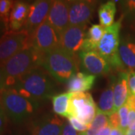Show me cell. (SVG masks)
Instances as JSON below:
<instances>
[{
	"instance_id": "obj_26",
	"label": "cell",
	"mask_w": 135,
	"mask_h": 135,
	"mask_svg": "<svg viewBox=\"0 0 135 135\" xmlns=\"http://www.w3.org/2000/svg\"><path fill=\"white\" fill-rule=\"evenodd\" d=\"M68 119L69 123L72 126L73 128L77 131H79L80 133L86 131L89 128V126L84 124L83 122H82L80 120H79L78 119H77L74 116H69V117H68Z\"/></svg>"
},
{
	"instance_id": "obj_28",
	"label": "cell",
	"mask_w": 135,
	"mask_h": 135,
	"mask_svg": "<svg viewBox=\"0 0 135 135\" xmlns=\"http://www.w3.org/2000/svg\"><path fill=\"white\" fill-rule=\"evenodd\" d=\"M128 82L131 95H135V71H128Z\"/></svg>"
},
{
	"instance_id": "obj_2",
	"label": "cell",
	"mask_w": 135,
	"mask_h": 135,
	"mask_svg": "<svg viewBox=\"0 0 135 135\" xmlns=\"http://www.w3.org/2000/svg\"><path fill=\"white\" fill-rule=\"evenodd\" d=\"M44 54L30 46L16 53L2 65L5 73V89L13 88L21 77L35 68L41 67Z\"/></svg>"
},
{
	"instance_id": "obj_6",
	"label": "cell",
	"mask_w": 135,
	"mask_h": 135,
	"mask_svg": "<svg viewBox=\"0 0 135 135\" xmlns=\"http://www.w3.org/2000/svg\"><path fill=\"white\" fill-rule=\"evenodd\" d=\"M30 46H32V35L25 29L17 32H6L0 38V66L16 53Z\"/></svg>"
},
{
	"instance_id": "obj_24",
	"label": "cell",
	"mask_w": 135,
	"mask_h": 135,
	"mask_svg": "<svg viewBox=\"0 0 135 135\" xmlns=\"http://www.w3.org/2000/svg\"><path fill=\"white\" fill-rule=\"evenodd\" d=\"M15 3L14 0H0V19L8 26L11 11Z\"/></svg>"
},
{
	"instance_id": "obj_12",
	"label": "cell",
	"mask_w": 135,
	"mask_h": 135,
	"mask_svg": "<svg viewBox=\"0 0 135 135\" xmlns=\"http://www.w3.org/2000/svg\"><path fill=\"white\" fill-rule=\"evenodd\" d=\"M47 20L60 35L69 26V3L65 0H53Z\"/></svg>"
},
{
	"instance_id": "obj_31",
	"label": "cell",
	"mask_w": 135,
	"mask_h": 135,
	"mask_svg": "<svg viewBox=\"0 0 135 135\" xmlns=\"http://www.w3.org/2000/svg\"><path fill=\"white\" fill-rule=\"evenodd\" d=\"M128 128L135 130V110L130 109L128 113Z\"/></svg>"
},
{
	"instance_id": "obj_32",
	"label": "cell",
	"mask_w": 135,
	"mask_h": 135,
	"mask_svg": "<svg viewBox=\"0 0 135 135\" xmlns=\"http://www.w3.org/2000/svg\"><path fill=\"white\" fill-rule=\"evenodd\" d=\"M7 116L5 115V112L3 111L2 107L0 105V133L3 131L5 126V122H6Z\"/></svg>"
},
{
	"instance_id": "obj_3",
	"label": "cell",
	"mask_w": 135,
	"mask_h": 135,
	"mask_svg": "<svg viewBox=\"0 0 135 135\" xmlns=\"http://www.w3.org/2000/svg\"><path fill=\"white\" fill-rule=\"evenodd\" d=\"M38 103L21 95L14 88L0 92V105L6 116L17 124L23 122L32 116L38 108Z\"/></svg>"
},
{
	"instance_id": "obj_22",
	"label": "cell",
	"mask_w": 135,
	"mask_h": 135,
	"mask_svg": "<svg viewBox=\"0 0 135 135\" xmlns=\"http://www.w3.org/2000/svg\"><path fill=\"white\" fill-rule=\"evenodd\" d=\"M97 106L98 110L108 116H110L111 113H113L115 111L114 96L112 83L102 92Z\"/></svg>"
},
{
	"instance_id": "obj_17",
	"label": "cell",
	"mask_w": 135,
	"mask_h": 135,
	"mask_svg": "<svg viewBox=\"0 0 135 135\" xmlns=\"http://www.w3.org/2000/svg\"><path fill=\"white\" fill-rule=\"evenodd\" d=\"M96 80V76L89 74L77 72L66 83L68 92H86L92 89Z\"/></svg>"
},
{
	"instance_id": "obj_1",
	"label": "cell",
	"mask_w": 135,
	"mask_h": 135,
	"mask_svg": "<svg viewBox=\"0 0 135 135\" xmlns=\"http://www.w3.org/2000/svg\"><path fill=\"white\" fill-rule=\"evenodd\" d=\"M13 88L25 98L39 102L54 95L55 80L41 66L21 77Z\"/></svg>"
},
{
	"instance_id": "obj_18",
	"label": "cell",
	"mask_w": 135,
	"mask_h": 135,
	"mask_svg": "<svg viewBox=\"0 0 135 135\" xmlns=\"http://www.w3.org/2000/svg\"><path fill=\"white\" fill-rule=\"evenodd\" d=\"M119 54L127 71H135V40L126 38L120 41Z\"/></svg>"
},
{
	"instance_id": "obj_33",
	"label": "cell",
	"mask_w": 135,
	"mask_h": 135,
	"mask_svg": "<svg viewBox=\"0 0 135 135\" xmlns=\"http://www.w3.org/2000/svg\"><path fill=\"white\" fill-rule=\"evenodd\" d=\"M5 77L2 66H0V92L5 89Z\"/></svg>"
},
{
	"instance_id": "obj_25",
	"label": "cell",
	"mask_w": 135,
	"mask_h": 135,
	"mask_svg": "<svg viewBox=\"0 0 135 135\" xmlns=\"http://www.w3.org/2000/svg\"><path fill=\"white\" fill-rule=\"evenodd\" d=\"M130 108L126 103L125 105L121 107L118 110V113L120 120V128L122 130L126 131L128 126V113H129Z\"/></svg>"
},
{
	"instance_id": "obj_15",
	"label": "cell",
	"mask_w": 135,
	"mask_h": 135,
	"mask_svg": "<svg viewBox=\"0 0 135 135\" xmlns=\"http://www.w3.org/2000/svg\"><path fill=\"white\" fill-rule=\"evenodd\" d=\"M118 76L112 83L114 96V109L117 111L121 107L125 105L131 95L128 88V71H122L118 72Z\"/></svg>"
},
{
	"instance_id": "obj_27",
	"label": "cell",
	"mask_w": 135,
	"mask_h": 135,
	"mask_svg": "<svg viewBox=\"0 0 135 135\" xmlns=\"http://www.w3.org/2000/svg\"><path fill=\"white\" fill-rule=\"evenodd\" d=\"M109 125L112 127V128H120V120L118 111H114L109 116Z\"/></svg>"
},
{
	"instance_id": "obj_23",
	"label": "cell",
	"mask_w": 135,
	"mask_h": 135,
	"mask_svg": "<svg viewBox=\"0 0 135 135\" xmlns=\"http://www.w3.org/2000/svg\"><path fill=\"white\" fill-rule=\"evenodd\" d=\"M109 124V116L98 110L95 117L89 126L86 131L80 133V135H97L99 131Z\"/></svg>"
},
{
	"instance_id": "obj_4",
	"label": "cell",
	"mask_w": 135,
	"mask_h": 135,
	"mask_svg": "<svg viewBox=\"0 0 135 135\" xmlns=\"http://www.w3.org/2000/svg\"><path fill=\"white\" fill-rule=\"evenodd\" d=\"M42 67L59 83H67L78 71L76 56L60 47L44 55Z\"/></svg>"
},
{
	"instance_id": "obj_8",
	"label": "cell",
	"mask_w": 135,
	"mask_h": 135,
	"mask_svg": "<svg viewBox=\"0 0 135 135\" xmlns=\"http://www.w3.org/2000/svg\"><path fill=\"white\" fill-rule=\"evenodd\" d=\"M32 44L35 48L45 55L60 47L59 35L46 20L32 35Z\"/></svg>"
},
{
	"instance_id": "obj_38",
	"label": "cell",
	"mask_w": 135,
	"mask_h": 135,
	"mask_svg": "<svg viewBox=\"0 0 135 135\" xmlns=\"http://www.w3.org/2000/svg\"><path fill=\"white\" fill-rule=\"evenodd\" d=\"M126 135H135V130H131L128 128L126 131Z\"/></svg>"
},
{
	"instance_id": "obj_13",
	"label": "cell",
	"mask_w": 135,
	"mask_h": 135,
	"mask_svg": "<svg viewBox=\"0 0 135 135\" xmlns=\"http://www.w3.org/2000/svg\"><path fill=\"white\" fill-rule=\"evenodd\" d=\"M53 0H35L30 5L29 14L25 29L32 35L35 30L44 23L49 15Z\"/></svg>"
},
{
	"instance_id": "obj_9",
	"label": "cell",
	"mask_w": 135,
	"mask_h": 135,
	"mask_svg": "<svg viewBox=\"0 0 135 135\" xmlns=\"http://www.w3.org/2000/svg\"><path fill=\"white\" fill-rule=\"evenodd\" d=\"M87 26H69L59 35L60 47L71 55L80 53L86 35Z\"/></svg>"
},
{
	"instance_id": "obj_39",
	"label": "cell",
	"mask_w": 135,
	"mask_h": 135,
	"mask_svg": "<svg viewBox=\"0 0 135 135\" xmlns=\"http://www.w3.org/2000/svg\"><path fill=\"white\" fill-rule=\"evenodd\" d=\"M65 1H66V2H68L70 4V3H71V2H74V1H77V0H65Z\"/></svg>"
},
{
	"instance_id": "obj_20",
	"label": "cell",
	"mask_w": 135,
	"mask_h": 135,
	"mask_svg": "<svg viewBox=\"0 0 135 135\" xmlns=\"http://www.w3.org/2000/svg\"><path fill=\"white\" fill-rule=\"evenodd\" d=\"M71 95L72 93L71 92H63L52 97L53 110L56 115L65 118L69 116V105Z\"/></svg>"
},
{
	"instance_id": "obj_37",
	"label": "cell",
	"mask_w": 135,
	"mask_h": 135,
	"mask_svg": "<svg viewBox=\"0 0 135 135\" xmlns=\"http://www.w3.org/2000/svg\"><path fill=\"white\" fill-rule=\"evenodd\" d=\"M110 135H126V131L120 128H113L111 130Z\"/></svg>"
},
{
	"instance_id": "obj_35",
	"label": "cell",
	"mask_w": 135,
	"mask_h": 135,
	"mask_svg": "<svg viewBox=\"0 0 135 135\" xmlns=\"http://www.w3.org/2000/svg\"><path fill=\"white\" fill-rule=\"evenodd\" d=\"M8 31V26L4 21L0 19V38Z\"/></svg>"
},
{
	"instance_id": "obj_14",
	"label": "cell",
	"mask_w": 135,
	"mask_h": 135,
	"mask_svg": "<svg viewBox=\"0 0 135 135\" xmlns=\"http://www.w3.org/2000/svg\"><path fill=\"white\" fill-rule=\"evenodd\" d=\"M30 9V5L24 0H15L8 20V31L17 32L26 25Z\"/></svg>"
},
{
	"instance_id": "obj_11",
	"label": "cell",
	"mask_w": 135,
	"mask_h": 135,
	"mask_svg": "<svg viewBox=\"0 0 135 135\" xmlns=\"http://www.w3.org/2000/svg\"><path fill=\"white\" fill-rule=\"evenodd\" d=\"M79 56L82 67L87 73L92 75H105L110 74L112 68L106 59L97 50L80 52Z\"/></svg>"
},
{
	"instance_id": "obj_7",
	"label": "cell",
	"mask_w": 135,
	"mask_h": 135,
	"mask_svg": "<svg viewBox=\"0 0 135 135\" xmlns=\"http://www.w3.org/2000/svg\"><path fill=\"white\" fill-rule=\"evenodd\" d=\"M97 111L98 106L90 93H72L70 99L69 116H74L89 126L95 117Z\"/></svg>"
},
{
	"instance_id": "obj_19",
	"label": "cell",
	"mask_w": 135,
	"mask_h": 135,
	"mask_svg": "<svg viewBox=\"0 0 135 135\" xmlns=\"http://www.w3.org/2000/svg\"><path fill=\"white\" fill-rule=\"evenodd\" d=\"M104 31L105 27L101 25H92L86 32V38L84 40L80 52L97 50L98 45L104 34Z\"/></svg>"
},
{
	"instance_id": "obj_16",
	"label": "cell",
	"mask_w": 135,
	"mask_h": 135,
	"mask_svg": "<svg viewBox=\"0 0 135 135\" xmlns=\"http://www.w3.org/2000/svg\"><path fill=\"white\" fill-rule=\"evenodd\" d=\"M65 122L56 115H47L34 127L32 135H61Z\"/></svg>"
},
{
	"instance_id": "obj_36",
	"label": "cell",
	"mask_w": 135,
	"mask_h": 135,
	"mask_svg": "<svg viewBox=\"0 0 135 135\" xmlns=\"http://www.w3.org/2000/svg\"><path fill=\"white\" fill-rule=\"evenodd\" d=\"M127 104L128 105L130 109L135 110V95L129 96L128 101H127Z\"/></svg>"
},
{
	"instance_id": "obj_29",
	"label": "cell",
	"mask_w": 135,
	"mask_h": 135,
	"mask_svg": "<svg viewBox=\"0 0 135 135\" xmlns=\"http://www.w3.org/2000/svg\"><path fill=\"white\" fill-rule=\"evenodd\" d=\"M120 2L126 12L135 11V0H120Z\"/></svg>"
},
{
	"instance_id": "obj_40",
	"label": "cell",
	"mask_w": 135,
	"mask_h": 135,
	"mask_svg": "<svg viewBox=\"0 0 135 135\" xmlns=\"http://www.w3.org/2000/svg\"><path fill=\"white\" fill-rule=\"evenodd\" d=\"M24 1H30V0H24Z\"/></svg>"
},
{
	"instance_id": "obj_21",
	"label": "cell",
	"mask_w": 135,
	"mask_h": 135,
	"mask_svg": "<svg viewBox=\"0 0 135 135\" xmlns=\"http://www.w3.org/2000/svg\"><path fill=\"white\" fill-rule=\"evenodd\" d=\"M116 12V5L113 1H108L100 5L98 11L100 25L106 28L113 24Z\"/></svg>"
},
{
	"instance_id": "obj_30",
	"label": "cell",
	"mask_w": 135,
	"mask_h": 135,
	"mask_svg": "<svg viewBox=\"0 0 135 135\" xmlns=\"http://www.w3.org/2000/svg\"><path fill=\"white\" fill-rule=\"evenodd\" d=\"M61 135H78V134L77 131L69 123V122H65L64 124Z\"/></svg>"
},
{
	"instance_id": "obj_34",
	"label": "cell",
	"mask_w": 135,
	"mask_h": 135,
	"mask_svg": "<svg viewBox=\"0 0 135 135\" xmlns=\"http://www.w3.org/2000/svg\"><path fill=\"white\" fill-rule=\"evenodd\" d=\"M112 127L109 124L107 125L104 128L99 131V132L97 134V135H110Z\"/></svg>"
},
{
	"instance_id": "obj_5",
	"label": "cell",
	"mask_w": 135,
	"mask_h": 135,
	"mask_svg": "<svg viewBox=\"0 0 135 135\" xmlns=\"http://www.w3.org/2000/svg\"><path fill=\"white\" fill-rule=\"evenodd\" d=\"M121 27L122 18L110 26L106 27L104 34L97 47V51L106 59L112 69L118 72L126 71L119 54Z\"/></svg>"
},
{
	"instance_id": "obj_10",
	"label": "cell",
	"mask_w": 135,
	"mask_h": 135,
	"mask_svg": "<svg viewBox=\"0 0 135 135\" xmlns=\"http://www.w3.org/2000/svg\"><path fill=\"white\" fill-rule=\"evenodd\" d=\"M95 0H77L69 4V26H87L95 10Z\"/></svg>"
}]
</instances>
